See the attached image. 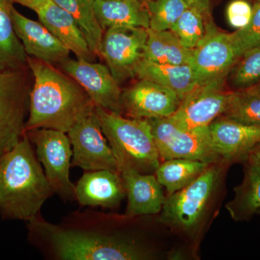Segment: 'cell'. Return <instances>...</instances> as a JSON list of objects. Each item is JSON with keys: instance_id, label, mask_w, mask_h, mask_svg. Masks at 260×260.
I'll use <instances>...</instances> for the list:
<instances>
[{"instance_id": "6da1fadb", "label": "cell", "mask_w": 260, "mask_h": 260, "mask_svg": "<svg viewBox=\"0 0 260 260\" xmlns=\"http://www.w3.org/2000/svg\"><path fill=\"white\" fill-rule=\"evenodd\" d=\"M121 218L88 210L73 212L58 224L41 214L27 221L28 239L50 259L147 260L153 251L118 224Z\"/></svg>"}, {"instance_id": "7a4b0ae2", "label": "cell", "mask_w": 260, "mask_h": 260, "mask_svg": "<svg viewBox=\"0 0 260 260\" xmlns=\"http://www.w3.org/2000/svg\"><path fill=\"white\" fill-rule=\"evenodd\" d=\"M34 77L25 132L52 129L68 133L92 113L95 106L81 86L66 73L35 58L27 56Z\"/></svg>"}, {"instance_id": "3957f363", "label": "cell", "mask_w": 260, "mask_h": 260, "mask_svg": "<svg viewBox=\"0 0 260 260\" xmlns=\"http://www.w3.org/2000/svg\"><path fill=\"white\" fill-rule=\"evenodd\" d=\"M54 194L26 134L0 157V215L28 221Z\"/></svg>"}, {"instance_id": "277c9868", "label": "cell", "mask_w": 260, "mask_h": 260, "mask_svg": "<svg viewBox=\"0 0 260 260\" xmlns=\"http://www.w3.org/2000/svg\"><path fill=\"white\" fill-rule=\"evenodd\" d=\"M103 133L119 169L128 168L142 174H155L160 164L148 119L126 118L95 107Z\"/></svg>"}, {"instance_id": "5b68a950", "label": "cell", "mask_w": 260, "mask_h": 260, "mask_svg": "<svg viewBox=\"0 0 260 260\" xmlns=\"http://www.w3.org/2000/svg\"><path fill=\"white\" fill-rule=\"evenodd\" d=\"M218 162L210 164L195 180L181 190L168 195L160 221L179 232H195L204 218L220 172Z\"/></svg>"}, {"instance_id": "8992f818", "label": "cell", "mask_w": 260, "mask_h": 260, "mask_svg": "<svg viewBox=\"0 0 260 260\" xmlns=\"http://www.w3.org/2000/svg\"><path fill=\"white\" fill-rule=\"evenodd\" d=\"M28 64L0 71V150L18 144L25 133L31 85Z\"/></svg>"}, {"instance_id": "52a82bcc", "label": "cell", "mask_w": 260, "mask_h": 260, "mask_svg": "<svg viewBox=\"0 0 260 260\" xmlns=\"http://www.w3.org/2000/svg\"><path fill=\"white\" fill-rule=\"evenodd\" d=\"M148 120L160 160L186 158L209 164L220 162L212 145L209 126L189 130L176 125L169 118Z\"/></svg>"}, {"instance_id": "ba28073f", "label": "cell", "mask_w": 260, "mask_h": 260, "mask_svg": "<svg viewBox=\"0 0 260 260\" xmlns=\"http://www.w3.org/2000/svg\"><path fill=\"white\" fill-rule=\"evenodd\" d=\"M25 134L35 145L36 154L54 194L64 200L75 199V185L70 179L73 148L67 133L42 128L29 130Z\"/></svg>"}, {"instance_id": "9c48e42d", "label": "cell", "mask_w": 260, "mask_h": 260, "mask_svg": "<svg viewBox=\"0 0 260 260\" xmlns=\"http://www.w3.org/2000/svg\"><path fill=\"white\" fill-rule=\"evenodd\" d=\"M147 29L119 26L104 31L100 56L119 85L136 77L137 68L144 59Z\"/></svg>"}, {"instance_id": "30bf717a", "label": "cell", "mask_w": 260, "mask_h": 260, "mask_svg": "<svg viewBox=\"0 0 260 260\" xmlns=\"http://www.w3.org/2000/svg\"><path fill=\"white\" fill-rule=\"evenodd\" d=\"M225 78L205 85H197L181 101L180 105L169 118L182 129L194 130L208 127L223 115L233 91L225 88Z\"/></svg>"}, {"instance_id": "8fae6325", "label": "cell", "mask_w": 260, "mask_h": 260, "mask_svg": "<svg viewBox=\"0 0 260 260\" xmlns=\"http://www.w3.org/2000/svg\"><path fill=\"white\" fill-rule=\"evenodd\" d=\"M67 134L73 148L72 167L81 168L86 172H119L117 161L103 133L95 112L78 121Z\"/></svg>"}, {"instance_id": "7c38bea8", "label": "cell", "mask_w": 260, "mask_h": 260, "mask_svg": "<svg viewBox=\"0 0 260 260\" xmlns=\"http://www.w3.org/2000/svg\"><path fill=\"white\" fill-rule=\"evenodd\" d=\"M59 65L64 73L85 90L95 107L121 114L122 91L108 66L83 59L70 58Z\"/></svg>"}, {"instance_id": "4fadbf2b", "label": "cell", "mask_w": 260, "mask_h": 260, "mask_svg": "<svg viewBox=\"0 0 260 260\" xmlns=\"http://www.w3.org/2000/svg\"><path fill=\"white\" fill-rule=\"evenodd\" d=\"M181 102L175 92L148 80L140 79L121 93L123 112L134 119L170 117Z\"/></svg>"}, {"instance_id": "5bb4252c", "label": "cell", "mask_w": 260, "mask_h": 260, "mask_svg": "<svg viewBox=\"0 0 260 260\" xmlns=\"http://www.w3.org/2000/svg\"><path fill=\"white\" fill-rule=\"evenodd\" d=\"M237 61L229 34L214 26L203 42L193 49L190 66L197 84L201 85L225 78Z\"/></svg>"}, {"instance_id": "9a60e30c", "label": "cell", "mask_w": 260, "mask_h": 260, "mask_svg": "<svg viewBox=\"0 0 260 260\" xmlns=\"http://www.w3.org/2000/svg\"><path fill=\"white\" fill-rule=\"evenodd\" d=\"M210 139L220 162H244L260 141V126L220 116L209 125Z\"/></svg>"}, {"instance_id": "2e32d148", "label": "cell", "mask_w": 260, "mask_h": 260, "mask_svg": "<svg viewBox=\"0 0 260 260\" xmlns=\"http://www.w3.org/2000/svg\"><path fill=\"white\" fill-rule=\"evenodd\" d=\"M15 31L27 55L48 64H60L69 59L70 51L41 22L13 10Z\"/></svg>"}, {"instance_id": "e0dca14e", "label": "cell", "mask_w": 260, "mask_h": 260, "mask_svg": "<svg viewBox=\"0 0 260 260\" xmlns=\"http://www.w3.org/2000/svg\"><path fill=\"white\" fill-rule=\"evenodd\" d=\"M75 196L82 206L116 208L126 196L120 172L111 170L85 172L75 185Z\"/></svg>"}, {"instance_id": "ac0fdd59", "label": "cell", "mask_w": 260, "mask_h": 260, "mask_svg": "<svg viewBox=\"0 0 260 260\" xmlns=\"http://www.w3.org/2000/svg\"><path fill=\"white\" fill-rule=\"evenodd\" d=\"M119 172L128 200L124 215L135 218L160 213L166 197L155 174H142L128 168L119 169Z\"/></svg>"}, {"instance_id": "d6986e66", "label": "cell", "mask_w": 260, "mask_h": 260, "mask_svg": "<svg viewBox=\"0 0 260 260\" xmlns=\"http://www.w3.org/2000/svg\"><path fill=\"white\" fill-rule=\"evenodd\" d=\"M39 21L44 24L77 59L93 61L95 55L75 18L53 0L36 11Z\"/></svg>"}, {"instance_id": "ffe728a7", "label": "cell", "mask_w": 260, "mask_h": 260, "mask_svg": "<svg viewBox=\"0 0 260 260\" xmlns=\"http://www.w3.org/2000/svg\"><path fill=\"white\" fill-rule=\"evenodd\" d=\"M93 8L104 31L114 27H150L148 8L140 0H95Z\"/></svg>"}, {"instance_id": "44dd1931", "label": "cell", "mask_w": 260, "mask_h": 260, "mask_svg": "<svg viewBox=\"0 0 260 260\" xmlns=\"http://www.w3.org/2000/svg\"><path fill=\"white\" fill-rule=\"evenodd\" d=\"M136 77L171 89L181 101L198 85L194 72L189 64H160L144 59L137 68Z\"/></svg>"}, {"instance_id": "7402d4cb", "label": "cell", "mask_w": 260, "mask_h": 260, "mask_svg": "<svg viewBox=\"0 0 260 260\" xmlns=\"http://www.w3.org/2000/svg\"><path fill=\"white\" fill-rule=\"evenodd\" d=\"M242 182L234 188L235 196L225 205L236 221L250 220L260 209V164L246 159Z\"/></svg>"}, {"instance_id": "603a6c76", "label": "cell", "mask_w": 260, "mask_h": 260, "mask_svg": "<svg viewBox=\"0 0 260 260\" xmlns=\"http://www.w3.org/2000/svg\"><path fill=\"white\" fill-rule=\"evenodd\" d=\"M14 0H0V71L27 66V55L15 31Z\"/></svg>"}, {"instance_id": "cb8c5ba5", "label": "cell", "mask_w": 260, "mask_h": 260, "mask_svg": "<svg viewBox=\"0 0 260 260\" xmlns=\"http://www.w3.org/2000/svg\"><path fill=\"white\" fill-rule=\"evenodd\" d=\"M147 31L145 59L160 64L190 65L193 49L184 47L172 30L148 28Z\"/></svg>"}, {"instance_id": "d4e9b609", "label": "cell", "mask_w": 260, "mask_h": 260, "mask_svg": "<svg viewBox=\"0 0 260 260\" xmlns=\"http://www.w3.org/2000/svg\"><path fill=\"white\" fill-rule=\"evenodd\" d=\"M210 165L191 159H169L160 162L155 175L170 195L189 185Z\"/></svg>"}, {"instance_id": "484cf974", "label": "cell", "mask_w": 260, "mask_h": 260, "mask_svg": "<svg viewBox=\"0 0 260 260\" xmlns=\"http://www.w3.org/2000/svg\"><path fill=\"white\" fill-rule=\"evenodd\" d=\"M70 13L83 31L89 47L95 56H100L104 31L94 12L95 0H53Z\"/></svg>"}, {"instance_id": "4316f807", "label": "cell", "mask_w": 260, "mask_h": 260, "mask_svg": "<svg viewBox=\"0 0 260 260\" xmlns=\"http://www.w3.org/2000/svg\"><path fill=\"white\" fill-rule=\"evenodd\" d=\"M210 19L198 10L188 8L171 30L177 36L184 47L194 49L215 26Z\"/></svg>"}, {"instance_id": "83f0119b", "label": "cell", "mask_w": 260, "mask_h": 260, "mask_svg": "<svg viewBox=\"0 0 260 260\" xmlns=\"http://www.w3.org/2000/svg\"><path fill=\"white\" fill-rule=\"evenodd\" d=\"M223 116L249 125L260 126V94L253 87L233 91Z\"/></svg>"}, {"instance_id": "f1b7e54d", "label": "cell", "mask_w": 260, "mask_h": 260, "mask_svg": "<svg viewBox=\"0 0 260 260\" xmlns=\"http://www.w3.org/2000/svg\"><path fill=\"white\" fill-rule=\"evenodd\" d=\"M154 30H171L189 6L184 0H153L145 3Z\"/></svg>"}, {"instance_id": "f546056e", "label": "cell", "mask_w": 260, "mask_h": 260, "mask_svg": "<svg viewBox=\"0 0 260 260\" xmlns=\"http://www.w3.org/2000/svg\"><path fill=\"white\" fill-rule=\"evenodd\" d=\"M232 70L231 80L237 90L251 88L260 82V46L246 51Z\"/></svg>"}, {"instance_id": "4dcf8cb0", "label": "cell", "mask_w": 260, "mask_h": 260, "mask_svg": "<svg viewBox=\"0 0 260 260\" xmlns=\"http://www.w3.org/2000/svg\"><path fill=\"white\" fill-rule=\"evenodd\" d=\"M234 53L238 58L246 51L260 46V3L252 8V15L249 23L244 28L229 34Z\"/></svg>"}, {"instance_id": "1f68e13d", "label": "cell", "mask_w": 260, "mask_h": 260, "mask_svg": "<svg viewBox=\"0 0 260 260\" xmlns=\"http://www.w3.org/2000/svg\"><path fill=\"white\" fill-rule=\"evenodd\" d=\"M252 8L245 0H234L227 8V18L234 28H242L250 21Z\"/></svg>"}, {"instance_id": "d6a6232c", "label": "cell", "mask_w": 260, "mask_h": 260, "mask_svg": "<svg viewBox=\"0 0 260 260\" xmlns=\"http://www.w3.org/2000/svg\"><path fill=\"white\" fill-rule=\"evenodd\" d=\"M189 8L199 10L205 16L210 18V0H184Z\"/></svg>"}, {"instance_id": "836d02e7", "label": "cell", "mask_w": 260, "mask_h": 260, "mask_svg": "<svg viewBox=\"0 0 260 260\" xmlns=\"http://www.w3.org/2000/svg\"><path fill=\"white\" fill-rule=\"evenodd\" d=\"M15 3L23 5L29 9L37 11L51 0H14Z\"/></svg>"}, {"instance_id": "e575fe53", "label": "cell", "mask_w": 260, "mask_h": 260, "mask_svg": "<svg viewBox=\"0 0 260 260\" xmlns=\"http://www.w3.org/2000/svg\"><path fill=\"white\" fill-rule=\"evenodd\" d=\"M248 158L255 160V161L260 164V141L251 150Z\"/></svg>"}, {"instance_id": "d590c367", "label": "cell", "mask_w": 260, "mask_h": 260, "mask_svg": "<svg viewBox=\"0 0 260 260\" xmlns=\"http://www.w3.org/2000/svg\"><path fill=\"white\" fill-rule=\"evenodd\" d=\"M252 87L255 89L256 91H257L258 93L260 94V82L259 83L256 84V85H254V86Z\"/></svg>"}, {"instance_id": "8d00e7d4", "label": "cell", "mask_w": 260, "mask_h": 260, "mask_svg": "<svg viewBox=\"0 0 260 260\" xmlns=\"http://www.w3.org/2000/svg\"><path fill=\"white\" fill-rule=\"evenodd\" d=\"M140 1L143 2V3H146L148 2L153 1V0H140Z\"/></svg>"}, {"instance_id": "74e56055", "label": "cell", "mask_w": 260, "mask_h": 260, "mask_svg": "<svg viewBox=\"0 0 260 260\" xmlns=\"http://www.w3.org/2000/svg\"><path fill=\"white\" fill-rule=\"evenodd\" d=\"M3 153H4V151H3V150H0V157H1V155H3Z\"/></svg>"}, {"instance_id": "f35d334b", "label": "cell", "mask_w": 260, "mask_h": 260, "mask_svg": "<svg viewBox=\"0 0 260 260\" xmlns=\"http://www.w3.org/2000/svg\"><path fill=\"white\" fill-rule=\"evenodd\" d=\"M256 214H258V215H260V209L259 210H258L257 213H256Z\"/></svg>"}, {"instance_id": "ab89813d", "label": "cell", "mask_w": 260, "mask_h": 260, "mask_svg": "<svg viewBox=\"0 0 260 260\" xmlns=\"http://www.w3.org/2000/svg\"><path fill=\"white\" fill-rule=\"evenodd\" d=\"M256 1L259 2V3H260V0H256Z\"/></svg>"}]
</instances>
